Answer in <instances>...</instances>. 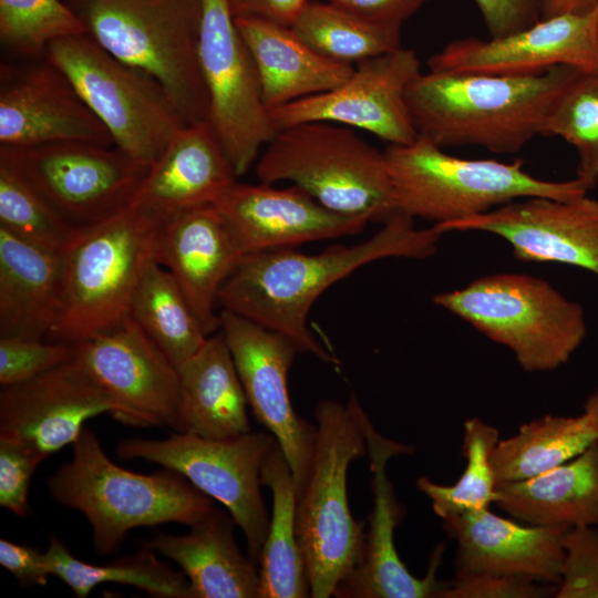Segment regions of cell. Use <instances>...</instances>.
<instances>
[{
	"instance_id": "obj_15",
	"label": "cell",
	"mask_w": 598,
	"mask_h": 598,
	"mask_svg": "<svg viewBox=\"0 0 598 598\" xmlns=\"http://www.w3.org/2000/svg\"><path fill=\"white\" fill-rule=\"evenodd\" d=\"M421 73L412 49L401 47L354 65L351 75L329 91L270 112L276 130L306 122H328L373 134L389 145L414 142L406 91Z\"/></svg>"
},
{
	"instance_id": "obj_47",
	"label": "cell",
	"mask_w": 598,
	"mask_h": 598,
	"mask_svg": "<svg viewBox=\"0 0 598 598\" xmlns=\"http://www.w3.org/2000/svg\"><path fill=\"white\" fill-rule=\"evenodd\" d=\"M309 0H228L234 18L255 17L290 27Z\"/></svg>"
},
{
	"instance_id": "obj_48",
	"label": "cell",
	"mask_w": 598,
	"mask_h": 598,
	"mask_svg": "<svg viewBox=\"0 0 598 598\" xmlns=\"http://www.w3.org/2000/svg\"><path fill=\"white\" fill-rule=\"evenodd\" d=\"M598 4V0H544L542 19L565 13H586Z\"/></svg>"
},
{
	"instance_id": "obj_8",
	"label": "cell",
	"mask_w": 598,
	"mask_h": 598,
	"mask_svg": "<svg viewBox=\"0 0 598 598\" xmlns=\"http://www.w3.org/2000/svg\"><path fill=\"white\" fill-rule=\"evenodd\" d=\"M255 173L259 182H289L326 208L367 224L398 214L384 152L343 125L306 122L278 130Z\"/></svg>"
},
{
	"instance_id": "obj_42",
	"label": "cell",
	"mask_w": 598,
	"mask_h": 598,
	"mask_svg": "<svg viewBox=\"0 0 598 598\" xmlns=\"http://www.w3.org/2000/svg\"><path fill=\"white\" fill-rule=\"evenodd\" d=\"M558 585L506 574L455 576L442 598H545L555 597Z\"/></svg>"
},
{
	"instance_id": "obj_43",
	"label": "cell",
	"mask_w": 598,
	"mask_h": 598,
	"mask_svg": "<svg viewBox=\"0 0 598 598\" xmlns=\"http://www.w3.org/2000/svg\"><path fill=\"white\" fill-rule=\"evenodd\" d=\"M41 458L25 446L0 437V506L18 516L28 512V493Z\"/></svg>"
},
{
	"instance_id": "obj_6",
	"label": "cell",
	"mask_w": 598,
	"mask_h": 598,
	"mask_svg": "<svg viewBox=\"0 0 598 598\" xmlns=\"http://www.w3.org/2000/svg\"><path fill=\"white\" fill-rule=\"evenodd\" d=\"M85 34L155 79L187 124L208 122L198 56L202 0H65Z\"/></svg>"
},
{
	"instance_id": "obj_5",
	"label": "cell",
	"mask_w": 598,
	"mask_h": 598,
	"mask_svg": "<svg viewBox=\"0 0 598 598\" xmlns=\"http://www.w3.org/2000/svg\"><path fill=\"white\" fill-rule=\"evenodd\" d=\"M164 220L133 202L80 230L62 254L63 305L52 340L75 343L130 317L135 289L150 264L157 261Z\"/></svg>"
},
{
	"instance_id": "obj_26",
	"label": "cell",
	"mask_w": 598,
	"mask_h": 598,
	"mask_svg": "<svg viewBox=\"0 0 598 598\" xmlns=\"http://www.w3.org/2000/svg\"><path fill=\"white\" fill-rule=\"evenodd\" d=\"M235 525L214 507L187 534H158L143 545L181 567L190 598H259L258 567L238 547Z\"/></svg>"
},
{
	"instance_id": "obj_49",
	"label": "cell",
	"mask_w": 598,
	"mask_h": 598,
	"mask_svg": "<svg viewBox=\"0 0 598 598\" xmlns=\"http://www.w3.org/2000/svg\"><path fill=\"white\" fill-rule=\"evenodd\" d=\"M584 413L589 419L598 435V388L584 402Z\"/></svg>"
},
{
	"instance_id": "obj_38",
	"label": "cell",
	"mask_w": 598,
	"mask_h": 598,
	"mask_svg": "<svg viewBox=\"0 0 598 598\" xmlns=\"http://www.w3.org/2000/svg\"><path fill=\"white\" fill-rule=\"evenodd\" d=\"M85 34L65 0H0V40L20 60L43 56L55 40Z\"/></svg>"
},
{
	"instance_id": "obj_17",
	"label": "cell",
	"mask_w": 598,
	"mask_h": 598,
	"mask_svg": "<svg viewBox=\"0 0 598 598\" xmlns=\"http://www.w3.org/2000/svg\"><path fill=\"white\" fill-rule=\"evenodd\" d=\"M413 447L380 434L371 420L367 425V453L373 474V508L369 514L361 553L350 573L340 581L337 598H442L450 581L436 577L445 545L439 543L430 557L425 576L412 575L400 558L394 530L405 512L396 499L386 475L389 461L398 455L412 454Z\"/></svg>"
},
{
	"instance_id": "obj_44",
	"label": "cell",
	"mask_w": 598,
	"mask_h": 598,
	"mask_svg": "<svg viewBox=\"0 0 598 598\" xmlns=\"http://www.w3.org/2000/svg\"><path fill=\"white\" fill-rule=\"evenodd\" d=\"M491 38L528 28L542 19L544 0H474Z\"/></svg>"
},
{
	"instance_id": "obj_39",
	"label": "cell",
	"mask_w": 598,
	"mask_h": 598,
	"mask_svg": "<svg viewBox=\"0 0 598 598\" xmlns=\"http://www.w3.org/2000/svg\"><path fill=\"white\" fill-rule=\"evenodd\" d=\"M0 226L49 251L63 254L78 229L63 219L14 171L0 163Z\"/></svg>"
},
{
	"instance_id": "obj_2",
	"label": "cell",
	"mask_w": 598,
	"mask_h": 598,
	"mask_svg": "<svg viewBox=\"0 0 598 598\" xmlns=\"http://www.w3.org/2000/svg\"><path fill=\"white\" fill-rule=\"evenodd\" d=\"M580 70L557 65L529 73H420L406 91L419 135L437 146L520 151L544 124ZM582 72V71H581Z\"/></svg>"
},
{
	"instance_id": "obj_27",
	"label": "cell",
	"mask_w": 598,
	"mask_h": 598,
	"mask_svg": "<svg viewBox=\"0 0 598 598\" xmlns=\"http://www.w3.org/2000/svg\"><path fill=\"white\" fill-rule=\"evenodd\" d=\"M63 256L0 226V337L51 338L63 305Z\"/></svg>"
},
{
	"instance_id": "obj_32",
	"label": "cell",
	"mask_w": 598,
	"mask_h": 598,
	"mask_svg": "<svg viewBox=\"0 0 598 598\" xmlns=\"http://www.w3.org/2000/svg\"><path fill=\"white\" fill-rule=\"evenodd\" d=\"M598 435L587 415L546 414L499 440L491 463L495 481L515 482L554 468L588 447Z\"/></svg>"
},
{
	"instance_id": "obj_33",
	"label": "cell",
	"mask_w": 598,
	"mask_h": 598,
	"mask_svg": "<svg viewBox=\"0 0 598 598\" xmlns=\"http://www.w3.org/2000/svg\"><path fill=\"white\" fill-rule=\"evenodd\" d=\"M130 316L176 368L209 337L175 278L157 261L142 276Z\"/></svg>"
},
{
	"instance_id": "obj_29",
	"label": "cell",
	"mask_w": 598,
	"mask_h": 598,
	"mask_svg": "<svg viewBox=\"0 0 598 598\" xmlns=\"http://www.w3.org/2000/svg\"><path fill=\"white\" fill-rule=\"evenodd\" d=\"M177 372L181 433L220 440L251 431L246 393L220 331L210 334Z\"/></svg>"
},
{
	"instance_id": "obj_37",
	"label": "cell",
	"mask_w": 598,
	"mask_h": 598,
	"mask_svg": "<svg viewBox=\"0 0 598 598\" xmlns=\"http://www.w3.org/2000/svg\"><path fill=\"white\" fill-rule=\"evenodd\" d=\"M544 136H557L578 155L576 178L588 190L598 185V71L579 72L555 102Z\"/></svg>"
},
{
	"instance_id": "obj_19",
	"label": "cell",
	"mask_w": 598,
	"mask_h": 598,
	"mask_svg": "<svg viewBox=\"0 0 598 598\" xmlns=\"http://www.w3.org/2000/svg\"><path fill=\"white\" fill-rule=\"evenodd\" d=\"M443 234L478 230L508 243L515 258L586 269L598 277V198L533 196L486 213L435 225Z\"/></svg>"
},
{
	"instance_id": "obj_28",
	"label": "cell",
	"mask_w": 598,
	"mask_h": 598,
	"mask_svg": "<svg viewBox=\"0 0 598 598\" xmlns=\"http://www.w3.org/2000/svg\"><path fill=\"white\" fill-rule=\"evenodd\" d=\"M235 22L252 58L269 112L334 89L353 72L354 65L324 58L290 27L255 17H238Z\"/></svg>"
},
{
	"instance_id": "obj_34",
	"label": "cell",
	"mask_w": 598,
	"mask_h": 598,
	"mask_svg": "<svg viewBox=\"0 0 598 598\" xmlns=\"http://www.w3.org/2000/svg\"><path fill=\"white\" fill-rule=\"evenodd\" d=\"M290 29L324 58L349 65L402 47L400 24L372 21L327 1L309 0Z\"/></svg>"
},
{
	"instance_id": "obj_24",
	"label": "cell",
	"mask_w": 598,
	"mask_h": 598,
	"mask_svg": "<svg viewBox=\"0 0 598 598\" xmlns=\"http://www.w3.org/2000/svg\"><path fill=\"white\" fill-rule=\"evenodd\" d=\"M456 542L455 576L506 574L559 585L569 526L518 524L482 508L443 520Z\"/></svg>"
},
{
	"instance_id": "obj_23",
	"label": "cell",
	"mask_w": 598,
	"mask_h": 598,
	"mask_svg": "<svg viewBox=\"0 0 598 598\" xmlns=\"http://www.w3.org/2000/svg\"><path fill=\"white\" fill-rule=\"evenodd\" d=\"M239 241L214 204L164 220L157 261L175 278L208 336L219 330L218 293L244 258Z\"/></svg>"
},
{
	"instance_id": "obj_22",
	"label": "cell",
	"mask_w": 598,
	"mask_h": 598,
	"mask_svg": "<svg viewBox=\"0 0 598 598\" xmlns=\"http://www.w3.org/2000/svg\"><path fill=\"white\" fill-rule=\"evenodd\" d=\"M214 205L245 252L296 248L306 243L355 235L365 221L334 213L298 186L235 181Z\"/></svg>"
},
{
	"instance_id": "obj_13",
	"label": "cell",
	"mask_w": 598,
	"mask_h": 598,
	"mask_svg": "<svg viewBox=\"0 0 598 598\" xmlns=\"http://www.w3.org/2000/svg\"><path fill=\"white\" fill-rule=\"evenodd\" d=\"M198 56L208 123L238 178L256 164L277 130L228 0H202Z\"/></svg>"
},
{
	"instance_id": "obj_46",
	"label": "cell",
	"mask_w": 598,
	"mask_h": 598,
	"mask_svg": "<svg viewBox=\"0 0 598 598\" xmlns=\"http://www.w3.org/2000/svg\"><path fill=\"white\" fill-rule=\"evenodd\" d=\"M362 18L400 24L412 17L427 0H324Z\"/></svg>"
},
{
	"instance_id": "obj_25",
	"label": "cell",
	"mask_w": 598,
	"mask_h": 598,
	"mask_svg": "<svg viewBox=\"0 0 598 598\" xmlns=\"http://www.w3.org/2000/svg\"><path fill=\"white\" fill-rule=\"evenodd\" d=\"M237 176L208 122L183 126L150 166L133 202L164 219L214 204Z\"/></svg>"
},
{
	"instance_id": "obj_40",
	"label": "cell",
	"mask_w": 598,
	"mask_h": 598,
	"mask_svg": "<svg viewBox=\"0 0 598 598\" xmlns=\"http://www.w3.org/2000/svg\"><path fill=\"white\" fill-rule=\"evenodd\" d=\"M74 343L0 337V384L29 381L74 359Z\"/></svg>"
},
{
	"instance_id": "obj_1",
	"label": "cell",
	"mask_w": 598,
	"mask_h": 598,
	"mask_svg": "<svg viewBox=\"0 0 598 598\" xmlns=\"http://www.w3.org/2000/svg\"><path fill=\"white\" fill-rule=\"evenodd\" d=\"M442 235L435 225L419 229L413 218L396 214L369 239L354 245H334L318 254L296 248L247 254L219 290L218 307L288 337L299 352L339 364L332 350L309 328L316 300L372 261L432 256Z\"/></svg>"
},
{
	"instance_id": "obj_20",
	"label": "cell",
	"mask_w": 598,
	"mask_h": 598,
	"mask_svg": "<svg viewBox=\"0 0 598 598\" xmlns=\"http://www.w3.org/2000/svg\"><path fill=\"white\" fill-rule=\"evenodd\" d=\"M74 347V361L130 409L141 426L182 432L177 368L131 316Z\"/></svg>"
},
{
	"instance_id": "obj_12",
	"label": "cell",
	"mask_w": 598,
	"mask_h": 598,
	"mask_svg": "<svg viewBox=\"0 0 598 598\" xmlns=\"http://www.w3.org/2000/svg\"><path fill=\"white\" fill-rule=\"evenodd\" d=\"M0 163L78 229L101 223L132 204L151 166L114 145L83 142L0 146Z\"/></svg>"
},
{
	"instance_id": "obj_31",
	"label": "cell",
	"mask_w": 598,
	"mask_h": 598,
	"mask_svg": "<svg viewBox=\"0 0 598 598\" xmlns=\"http://www.w3.org/2000/svg\"><path fill=\"white\" fill-rule=\"evenodd\" d=\"M272 495V514L258 564L259 598H307L310 585L297 538V485L278 442L261 470Z\"/></svg>"
},
{
	"instance_id": "obj_21",
	"label": "cell",
	"mask_w": 598,
	"mask_h": 598,
	"mask_svg": "<svg viewBox=\"0 0 598 598\" xmlns=\"http://www.w3.org/2000/svg\"><path fill=\"white\" fill-rule=\"evenodd\" d=\"M427 65L436 72L529 73L557 65L597 72L598 4L499 38L454 40L430 56Z\"/></svg>"
},
{
	"instance_id": "obj_35",
	"label": "cell",
	"mask_w": 598,
	"mask_h": 598,
	"mask_svg": "<svg viewBox=\"0 0 598 598\" xmlns=\"http://www.w3.org/2000/svg\"><path fill=\"white\" fill-rule=\"evenodd\" d=\"M44 554L51 576L62 580L78 598H85L104 582L133 586L157 598H190L184 573L159 560L147 547L111 564L95 565L74 557L59 539L51 537Z\"/></svg>"
},
{
	"instance_id": "obj_3",
	"label": "cell",
	"mask_w": 598,
	"mask_h": 598,
	"mask_svg": "<svg viewBox=\"0 0 598 598\" xmlns=\"http://www.w3.org/2000/svg\"><path fill=\"white\" fill-rule=\"evenodd\" d=\"M48 488L56 502L86 517L99 555L114 551L133 528L192 526L214 508L213 498L176 471L146 475L116 465L87 427L72 444L71 460L49 477Z\"/></svg>"
},
{
	"instance_id": "obj_4",
	"label": "cell",
	"mask_w": 598,
	"mask_h": 598,
	"mask_svg": "<svg viewBox=\"0 0 598 598\" xmlns=\"http://www.w3.org/2000/svg\"><path fill=\"white\" fill-rule=\"evenodd\" d=\"M317 443L309 478L297 497L296 532L310 597L333 596L359 559L365 524L352 517L347 474L367 453L369 416L351 393L347 403L323 400L315 409Z\"/></svg>"
},
{
	"instance_id": "obj_36",
	"label": "cell",
	"mask_w": 598,
	"mask_h": 598,
	"mask_svg": "<svg viewBox=\"0 0 598 598\" xmlns=\"http://www.w3.org/2000/svg\"><path fill=\"white\" fill-rule=\"evenodd\" d=\"M499 441L498 430L480 417L464 422L462 455L466 465L452 485H442L422 476L416 487L431 501L433 512L442 519L482 508L498 498L491 456Z\"/></svg>"
},
{
	"instance_id": "obj_41",
	"label": "cell",
	"mask_w": 598,
	"mask_h": 598,
	"mask_svg": "<svg viewBox=\"0 0 598 598\" xmlns=\"http://www.w3.org/2000/svg\"><path fill=\"white\" fill-rule=\"evenodd\" d=\"M556 598H598V527L575 526L564 539Z\"/></svg>"
},
{
	"instance_id": "obj_9",
	"label": "cell",
	"mask_w": 598,
	"mask_h": 598,
	"mask_svg": "<svg viewBox=\"0 0 598 598\" xmlns=\"http://www.w3.org/2000/svg\"><path fill=\"white\" fill-rule=\"evenodd\" d=\"M432 301L508 348L526 372L558 369L587 336L584 308L526 274L487 275Z\"/></svg>"
},
{
	"instance_id": "obj_16",
	"label": "cell",
	"mask_w": 598,
	"mask_h": 598,
	"mask_svg": "<svg viewBox=\"0 0 598 598\" xmlns=\"http://www.w3.org/2000/svg\"><path fill=\"white\" fill-rule=\"evenodd\" d=\"M103 413L141 426L134 413L73 359L29 381L1 386L0 437L25 446L44 461L73 444L84 423Z\"/></svg>"
},
{
	"instance_id": "obj_7",
	"label": "cell",
	"mask_w": 598,
	"mask_h": 598,
	"mask_svg": "<svg viewBox=\"0 0 598 598\" xmlns=\"http://www.w3.org/2000/svg\"><path fill=\"white\" fill-rule=\"evenodd\" d=\"M398 214L440 225L486 213L515 199L586 195L578 179L554 182L524 169L522 159H467L453 156L419 135L384 151Z\"/></svg>"
},
{
	"instance_id": "obj_18",
	"label": "cell",
	"mask_w": 598,
	"mask_h": 598,
	"mask_svg": "<svg viewBox=\"0 0 598 598\" xmlns=\"http://www.w3.org/2000/svg\"><path fill=\"white\" fill-rule=\"evenodd\" d=\"M114 145L68 76L44 55L0 68V146Z\"/></svg>"
},
{
	"instance_id": "obj_45",
	"label": "cell",
	"mask_w": 598,
	"mask_h": 598,
	"mask_svg": "<svg viewBox=\"0 0 598 598\" xmlns=\"http://www.w3.org/2000/svg\"><path fill=\"white\" fill-rule=\"evenodd\" d=\"M0 564L20 586H44L51 576L44 551L34 547L0 539Z\"/></svg>"
},
{
	"instance_id": "obj_11",
	"label": "cell",
	"mask_w": 598,
	"mask_h": 598,
	"mask_svg": "<svg viewBox=\"0 0 598 598\" xmlns=\"http://www.w3.org/2000/svg\"><path fill=\"white\" fill-rule=\"evenodd\" d=\"M269 432L206 439L176 432L165 440L132 437L118 442L124 460L142 458L176 471L221 503L244 534L249 558L258 567L269 528L261 494V470L276 445Z\"/></svg>"
},
{
	"instance_id": "obj_30",
	"label": "cell",
	"mask_w": 598,
	"mask_h": 598,
	"mask_svg": "<svg viewBox=\"0 0 598 598\" xmlns=\"http://www.w3.org/2000/svg\"><path fill=\"white\" fill-rule=\"evenodd\" d=\"M499 509L527 525L598 527V439L571 460L496 484Z\"/></svg>"
},
{
	"instance_id": "obj_10",
	"label": "cell",
	"mask_w": 598,
	"mask_h": 598,
	"mask_svg": "<svg viewBox=\"0 0 598 598\" xmlns=\"http://www.w3.org/2000/svg\"><path fill=\"white\" fill-rule=\"evenodd\" d=\"M44 56L70 80L114 146L152 165L187 123L152 76L115 59L86 34L50 43Z\"/></svg>"
},
{
	"instance_id": "obj_14",
	"label": "cell",
	"mask_w": 598,
	"mask_h": 598,
	"mask_svg": "<svg viewBox=\"0 0 598 598\" xmlns=\"http://www.w3.org/2000/svg\"><path fill=\"white\" fill-rule=\"evenodd\" d=\"M219 319L248 405L278 442L299 496L311 473L317 443V425L295 411L288 390V374L299 350L288 337L230 311L220 309Z\"/></svg>"
}]
</instances>
